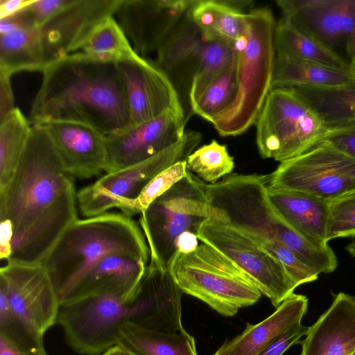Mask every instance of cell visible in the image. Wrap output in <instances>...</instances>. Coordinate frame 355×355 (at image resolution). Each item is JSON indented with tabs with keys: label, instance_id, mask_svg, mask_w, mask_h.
<instances>
[{
	"label": "cell",
	"instance_id": "obj_15",
	"mask_svg": "<svg viewBox=\"0 0 355 355\" xmlns=\"http://www.w3.org/2000/svg\"><path fill=\"white\" fill-rule=\"evenodd\" d=\"M184 112L169 110L146 122L105 136V173L142 162L179 141L184 135Z\"/></svg>",
	"mask_w": 355,
	"mask_h": 355
},
{
	"label": "cell",
	"instance_id": "obj_46",
	"mask_svg": "<svg viewBox=\"0 0 355 355\" xmlns=\"http://www.w3.org/2000/svg\"><path fill=\"white\" fill-rule=\"evenodd\" d=\"M0 355H49L46 351L40 353H26L17 350L0 338Z\"/></svg>",
	"mask_w": 355,
	"mask_h": 355
},
{
	"label": "cell",
	"instance_id": "obj_7",
	"mask_svg": "<svg viewBox=\"0 0 355 355\" xmlns=\"http://www.w3.org/2000/svg\"><path fill=\"white\" fill-rule=\"evenodd\" d=\"M168 270L182 293L225 316L253 305L262 295L236 266L205 243L191 252L178 253Z\"/></svg>",
	"mask_w": 355,
	"mask_h": 355
},
{
	"label": "cell",
	"instance_id": "obj_9",
	"mask_svg": "<svg viewBox=\"0 0 355 355\" xmlns=\"http://www.w3.org/2000/svg\"><path fill=\"white\" fill-rule=\"evenodd\" d=\"M133 295L123 299L92 294L61 304L57 324L67 345L81 355H99L115 345L119 327L138 320L139 309Z\"/></svg>",
	"mask_w": 355,
	"mask_h": 355
},
{
	"label": "cell",
	"instance_id": "obj_25",
	"mask_svg": "<svg viewBox=\"0 0 355 355\" xmlns=\"http://www.w3.org/2000/svg\"><path fill=\"white\" fill-rule=\"evenodd\" d=\"M307 307V297L293 293L266 319L248 324L240 335L225 342L213 355H257L287 329L301 322Z\"/></svg>",
	"mask_w": 355,
	"mask_h": 355
},
{
	"label": "cell",
	"instance_id": "obj_28",
	"mask_svg": "<svg viewBox=\"0 0 355 355\" xmlns=\"http://www.w3.org/2000/svg\"><path fill=\"white\" fill-rule=\"evenodd\" d=\"M353 81L352 71L276 55L271 88L334 86Z\"/></svg>",
	"mask_w": 355,
	"mask_h": 355
},
{
	"label": "cell",
	"instance_id": "obj_48",
	"mask_svg": "<svg viewBox=\"0 0 355 355\" xmlns=\"http://www.w3.org/2000/svg\"><path fill=\"white\" fill-rule=\"evenodd\" d=\"M346 250L355 257V238L347 245Z\"/></svg>",
	"mask_w": 355,
	"mask_h": 355
},
{
	"label": "cell",
	"instance_id": "obj_4",
	"mask_svg": "<svg viewBox=\"0 0 355 355\" xmlns=\"http://www.w3.org/2000/svg\"><path fill=\"white\" fill-rule=\"evenodd\" d=\"M275 24L267 8L245 15L242 35L234 42L236 93L230 105L210 121L222 137L240 135L257 121L272 86Z\"/></svg>",
	"mask_w": 355,
	"mask_h": 355
},
{
	"label": "cell",
	"instance_id": "obj_6",
	"mask_svg": "<svg viewBox=\"0 0 355 355\" xmlns=\"http://www.w3.org/2000/svg\"><path fill=\"white\" fill-rule=\"evenodd\" d=\"M207 184L190 171L140 214L139 223L150 250V259L163 270L178 254L177 243L187 232L198 235L209 219L226 222L207 195Z\"/></svg>",
	"mask_w": 355,
	"mask_h": 355
},
{
	"label": "cell",
	"instance_id": "obj_49",
	"mask_svg": "<svg viewBox=\"0 0 355 355\" xmlns=\"http://www.w3.org/2000/svg\"><path fill=\"white\" fill-rule=\"evenodd\" d=\"M352 355H355V352H354V353Z\"/></svg>",
	"mask_w": 355,
	"mask_h": 355
},
{
	"label": "cell",
	"instance_id": "obj_43",
	"mask_svg": "<svg viewBox=\"0 0 355 355\" xmlns=\"http://www.w3.org/2000/svg\"><path fill=\"white\" fill-rule=\"evenodd\" d=\"M309 327L298 322L287 329L257 355H283L291 346L300 343V338L306 335Z\"/></svg>",
	"mask_w": 355,
	"mask_h": 355
},
{
	"label": "cell",
	"instance_id": "obj_24",
	"mask_svg": "<svg viewBox=\"0 0 355 355\" xmlns=\"http://www.w3.org/2000/svg\"><path fill=\"white\" fill-rule=\"evenodd\" d=\"M46 64L40 28L31 24L21 11L0 19V69L12 75L41 72Z\"/></svg>",
	"mask_w": 355,
	"mask_h": 355
},
{
	"label": "cell",
	"instance_id": "obj_38",
	"mask_svg": "<svg viewBox=\"0 0 355 355\" xmlns=\"http://www.w3.org/2000/svg\"><path fill=\"white\" fill-rule=\"evenodd\" d=\"M187 159L175 163L157 175L144 189L139 196L121 212L132 217L141 214L156 198L168 191L188 173Z\"/></svg>",
	"mask_w": 355,
	"mask_h": 355
},
{
	"label": "cell",
	"instance_id": "obj_3",
	"mask_svg": "<svg viewBox=\"0 0 355 355\" xmlns=\"http://www.w3.org/2000/svg\"><path fill=\"white\" fill-rule=\"evenodd\" d=\"M114 253L150 261L147 242L137 222L121 212L108 211L73 222L40 264L47 272L61 304L69 299L94 266Z\"/></svg>",
	"mask_w": 355,
	"mask_h": 355
},
{
	"label": "cell",
	"instance_id": "obj_10",
	"mask_svg": "<svg viewBox=\"0 0 355 355\" xmlns=\"http://www.w3.org/2000/svg\"><path fill=\"white\" fill-rule=\"evenodd\" d=\"M201 140L200 132L186 131L179 141L153 157L105 173L77 191L78 211L85 218L105 214L112 208L121 211L139 196L157 175L175 163L186 160Z\"/></svg>",
	"mask_w": 355,
	"mask_h": 355
},
{
	"label": "cell",
	"instance_id": "obj_45",
	"mask_svg": "<svg viewBox=\"0 0 355 355\" xmlns=\"http://www.w3.org/2000/svg\"><path fill=\"white\" fill-rule=\"evenodd\" d=\"M33 1V0H0V19L17 14Z\"/></svg>",
	"mask_w": 355,
	"mask_h": 355
},
{
	"label": "cell",
	"instance_id": "obj_42",
	"mask_svg": "<svg viewBox=\"0 0 355 355\" xmlns=\"http://www.w3.org/2000/svg\"><path fill=\"white\" fill-rule=\"evenodd\" d=\"M324 142L355 159V122L327 127Z\"/></svg>",
	"mask_w": 355,
	"mask_h": 355
},
{
	"label": "cell",
	"instance_id": "obj_31",
	"mask_svg": "<svg viewBox=\"0 0 355 355\" xmlns=\"http://www.w3.org/2000/svg\"><path fill=\"white\" fill-rule=\"evenodd\" d=\"M274 44L277 56L349 70L320 42L297 29L284 17L275 24Z\"/></svg>",
	"mask_w": 355,
	"mask_h": 355
},
{
	"label": "cell",
	"instance_id": "obj_40",
	"mask_svg": "<svg viewBox=\"0 0 355 355\" xmlns=\"http://www.w3.org/2000/svg\"><path fill=\"white\" fill-rule=\"evenodd\" d=\"M355 236V192L329 203L327 241Z\"/></svg>",
	"mask_w": 355,
	"mask_h": 355
},
{
	"label": "cell",
	"instance_id": "obj_32",
	"mask_svg": "<svg viewBox=\"0 0 355 355\" xmlns=\"http://www.w3.org/2000/svg\"><path fill=\"white\" fill-rule=\"evenodd\" d=\"M32 123L17 107L0 121V189L10 181L26 150Z\"/></svg>",
	"mask_w": 355,
	"mask_h": 355
},
{
	"label": "cell",
	"instance_id": "obj_8",
	"mask_svg": "<svg viewBox=\"0 0 355 355\" xmlns=\"http://www.w3.org/2000/svg\"><path fill=\"white\" fill-rule=\"evenodd\" d=\"M255 125L260 155L280 162L319 144L328 129L295 90L282 87L271 88Z\"/></svg>",
	"mask_w": 355,
	"mask_h": 355
},
{
	"label": "cell",
	"instance_id": "obj_33",
	"mask_svg": "<svg viewBox=\"0 0 355 355\" xmlns=\"http://www.w3.org/2000/svg\"><path fill=\"white\" fill-rule=\"evenodd\" d=\"M78 52L92 59L112 63L130 60L138 55L114 16L96 26Z\"/></svg>",
	"mask_w": 355,
	"mask_h": 355
},
{
	"label": "cell",
	"instance_id": "obj_26",
	"mask_svg": "<svg viewBox=\"0 0 355 355\" xmlns=\"http://www.w3.org/2000/svg\"><path fill=\"white\" fill-rule=\"evenodd\" d=\"M268 198L284 220L307 239L327 245L329 202L295 191L267 187Z\"/></svg>",
	"mask_w": 355,
	"mask_h": 355
},
{
	"label": "cell",
	"instance_id": "obj_12",
	"mask_svg": "<svg viewBox=\"0 0 355 355\" xmlns=\"http://www.w3.org/2000/svg\"><path fill=\"white\" fill-rule=\"evenodd\" d=\"M198 238L236 266L277 308L297 285L283 265L243 231L218 219L199 228Z\"/></svg>",
	"mask_w": 355,
	"mask_h": 355
},
{
	"label": "cell",
	"instance_id": "obj_44",
	"mask_svg": "<svg viewBox=\"0 0 355 355\" xmlns=\"http://www.w3.org/2000/svg\"><path fill=\"white\" fill-rule=\"evenodd\" d=\"M12 76L6 70L0 69V121L17 107L11 85Z\"/></svg>",
	"mask_w": 355,
	"mask_h": 355
},
{
	"label": "cell",
	"instance_id": "obj_37",
	"mask_svg": "<svg viewBox=\"0 0 355 355\" xmlns=\"http://www.w3.org/2000/svg\"><path fill=\"white\" fill-rule=\"evenodd\" d=\"M0 338L26 353L46 352L44 338L35 334L12 309L5 293L0 291Z\"/></svg>",
	"mask_w": 355,
	"mask_h": 355
},
{
	"label": "cell",
	"instance_id": "obj_35",
	"mask_svg": "<svg viewBox=\"0 0 355 355\" xmlns=\"http://www.w3.org/2000/svg\"><path fill=\"white\" fill-rule=\"evenodd\" d=\"M237 88L236 59L190 104L192 112L210 122L234 100Z\"/></svg>",
	"mask_w": 355,
	"mask_h": 355
},
{
	"label": "cell",
	"instance_id": "obj_14",
	"mask_svg": "<svg viewBox=\"0 0 355 355\" xmlns=\"http://www.w3.org/2000/svg\"><path fill=\"white\" fill-rule=\"evenodd\" d=\"M0 291L15 314L39 337L44 338L57 323L60 304L40 263H6L0 269Z\"/></svg>",
	"mask_w": 355,
	"mask_h": 355
},
{
	"label": "cell",
	"instance_id": "obj_39",
	"mask_svg": "<svg viewBox=\"0 0 355 355\" xmlns=\"http://www.w3.org/2000/svg\"><path fill=\"white\" fill-rule=\"evenodd\" d=\"M245 234L283 265L297 286L318 279L319 274L307 266L292 251L282 243Z\"/></svg>",
	"mask_w": 355,
	"mask_h": 355
},
{
	"label": "cell",
	"instance_id": "obj_29",
	"mask_svg": "<svg viewBox=\"0 0 355 355\" xmlns=\"http://www.w3.org/2000/svg\"><path fill=\"white\" fill-rule=\"evenodd\" d=\"M246 12L230 6L227 0H197L189 12L206 41L230 44L241 37Z\"/></svg>",
	"mask_w": 355,
	"mask_h": 355
},
{
	"label": "cell",
	"instance_id": "obj_1",
	"mask_svg": "<svg viewBox=\"0 0 355 355\" xmlns=\"http://www.w3.org/2000/svg\"><path fill=\"white\" fill-rule=\"evenodd\" d=\"M77 191L45 129L32 124L21 161L0 189V257L37 264L78 218Z\"/></svg>",
	"mask_w": 355,
	"mask_h": 355
},
{
	"label": "cell",
	"instance_id": "obj_21",
	"mask_svg": "<svg viewBox=\"0 0 355 355\" xmlns=\"http://www.w3.org/2000/svg\"><path fill=\"white\" fill-rule=\"evenodd\" d=\"M355 352V295L338 293L309 327L300 355H352Z\"/></svg>",
	"mask_w": 355,
	"mask_h": 355
},
{
	"label": "cell",
	"instance_id": "obj_27",
	"mask_svg": "<svg viewBox=\"0 0 355 355\" xmlns=\"http://www.w3.org/2000/svg\"><path fill=\"white\" fill-rule=\"evenodd\" d=\"M116 345L134 355H198L194 338L186 331H160L130 322L119 327Z\"/></svg>",
	"mask_w": 355,
	"mask_h": 355
},
{
	"label": "cell",
	"instance_id": "obj_11",
	"mask_svg": "<svg viewBox=\"0 0 355 355\" xmlns=\"http://www.w3.org/2000/svg\"><path fill=\"white\" fill-rule=\"evenodd\" d=\"M268 185L304 193L330 203L355 192V159L320 142L280 162L268 175Z\"/></svg>",
	"mask_w": 355,
	"mask_h": 355
},
{
	"label": "cell",
	"instance_id": "obj_36",
	"mask_svg": "<svg viewBox=\"0 0 355 355\" xmlns=\"http://www.w3.org/2000/svg\"><path fill=\"white\" fill-rule=\"evenodd\" d=\"M187 164L189 171L209 184L218 182L234 167V157L230 155L226 146L216 140L191 153L187 159Z\"/></svg>",
	"mask_w": 355,
	"mask_h": 355
},
{
	"label": "cell",
	"instance_id": "obj_19",
	"mask_svg": "<svg viewBox=\"0 0 355 355\" xmlns=\"http://www.w3.org/2000/svg\"><path fill=\"white\" fill-rule=\"evenodd\" d=\"M48 133L66 171L89 179L105 171V135L86 125L61 121L38 123Z\"/></svg>",
	"mask_w": 355,
	"mask_h": 355
},
{
	"label": "cell",
	"instance_id": "obj_23",
	"mask_svg": "<svg viewBox=\"0 0 355 355\" xmlns=\"http://www.w3.org/2000/svg\"><path fill=\"white\" fill-rule=\"evenodd\" d=\"M205 41L188 12L157 51L155 62L168 77L179 96L183 87L189 93Z\"/></svg>",
	"mask_w": 355,
	"mask_h": 355
},
{
	"label": "cell",
	"instance_id": "obj_13",
	"mask_svg": "<svg viewBox=\"0 0 355 355\" xmlns=\"http://www.w3.org/2000/svg\"><path fill=\"white\" fill-rule=\"evenodd\" d=\"M284 18L355 73V0H278Z\"/></svg>",
	"mask_w": 355,
	"mask_h": 355
},
{
	"label": "cell",
	"instance_id": "obj_17",
	"mask_svg": "<svg viewBox=\"0 0 355 355\" xmlns=\"http://www.w3.org/2000/svg\"><path fill=\"white\" fill-rule=\"evenodd\" d=\"M196 0H121L114 17L134 51L146 56L159 50Z\"/></svg>",
	"mask_w": 355,
	"mask_h": 355
},
{
	"label": "cell",
	"instance_id": "obj_18",
	"mask_svg": "<svg viewBox=\"0 0 355 355\" xmlns=\"http://www.w3.org/2000/svg\"><path fill=\"white\" fill-rule=\"evenodd\" d=\"M121 2V0H70L41 28L47 63L80 51L96 26L114 15Z\"/></svg>",
	"mask_w": 355,
	"mask_h": 355
},
{
	"label": "cell",
	"instance_id": "obj_22",
	"mask_svg": "<svg viewBox=\"0 0 355 355\" xmlns=\"http://www.w3.org/2000/svg\"><path fill=\"white\" fill-rule=\"evenodd\" d=\"M148 263L127 254H111L85 274L67 301L92 294L128 299L137 290Z\"/></svg>",
	"mask_w": 355,
	"mask_h": 355
},
{
	"label": "cell",
	"instance_id": "obj_34",
	"mask_svg": "<svg viewBox=\"0 0 355 355\" xmlns=\"http://www.w3.org/2000/svg\"><path fill=\"white\" fill-rule=\"evenodd\" d=\"M236 59L234 44L216 40L205 41L191 85L188 97L189 103L193 102L211 83L224 73Z\"/></svg>",
	"mask_w": 355,
	"mask_h": 355
},
{
	"label": "cell",
	"instance_id": "obj_41",
	"mask_svg": "<svg viewBox=\"0 0 355 355\" xmlns=\"http://www.w3.org/2000/svg\"><path fill=\"white\" fill-rule=\"evenodd\" d=\"M69 1L33 0L21 12L34 26L41 30L69 3Z\"/></svg>",
	"mask_w": 355,
	"mask_h": 355
},
{
	"label": "cell",
	"instance_id": "obj_16",
	"mask_svg": "<svg viewBox=\"0 0 355 355\" xmlns=\"http://www.w3.org/2000/svg\"><path fill=\"white\" fill-rule=\"evenodd\" d=\"M116 64L125 88L130 125L169 110L184 112L175 87L155 62L137 55Z\"/></svg>",
	"mask_w": 355,
	"mask_h": 355
},
{
	"label": "cell",
	"instance_id": "obj_5",
	"mask_svg": "<svg viewBox=\"0 0 355 355\" xmlns=\"http://www.w3.org/2000/svg\"><path fill=\"white\" fill-rule=\"evenodd\" d=\"M268 175H232L207 184L210 204L220 211L226 222L253 236L279 242L302 262L311 265L321 248L288 224L268 196Z\"/></svg>",
	"mask_w": 355,
	"mask_h": 355
},
{
	"label": "cell",
	"instance_id": "obj_47",
	"mask_svg": "<svg viewBox=\"0 0 355 355\" xmlns=\"http://www.w3.org/2000/svg\"><path fill=\"white\" fill-rule=\"evenodd\" d=\"M100 355H134L123 347L115 345Z\"/></svg>",
	"mask_w": 355,
	"mask_h": 355
},
{
	"label": "cell",
	"instance_id": "obj_30",
	"mask_svg": "<svg viewBox=\"0 0 355 355\" xmlns=\"http://www.w3.org/2000/svg\"><path fill=\"white\" fill-rule=\"evenodd\" d=\"M291 89L307 103L327 127L355 122V81L334 86Z\"/></svg>",
	"mask_w": 355,
	"mask_h": 355
},
{
	"label": "cell",
	"instance_id": "obj_2",
	"mask_svg": "<svg viewBox=\"0 0 355 355\" xmlns=\"http://www.w3.org/2000/svg\"><path fill=\"white\" fill-rule=\"evenodd\" d=\"M30 112L31 123L69 121L109 135L130 125L124 85L116 63L76 52L48 62Z\"/></svg>",
	"mask_w": 355,
	"mask_h": 355
},
{
	"label": "cell",
	"instance_id": "obj_20",
	"mask_svg": "<svg viewBox=\"0 0 355 355\" xmlns=\"http://www.w3.org/2000/svg\"><path fill=\"white\" fill-rule=\"evenodd\" d=\"M182 293L169 270L150 259L137 288L144 310L141 327L171 333L186 331L182 324Z\"/></svg>",
	"mask_w": 355,
	"mask_h": 355
}]
</instances>
